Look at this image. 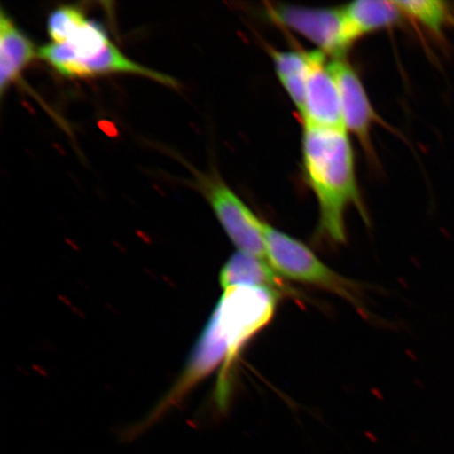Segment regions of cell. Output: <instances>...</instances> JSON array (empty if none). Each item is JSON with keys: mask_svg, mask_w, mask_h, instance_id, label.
Returning <instances> with one entry per match:
<instances>
[{"mask_svg": "<svg viewBox=\"0 0 454 454\" xmlns=\"http://www.w3.org/2000/svg\"><path fill=\"white\" fill-rule=\"evenodd\" d=\"M403 16L428 28L435 35L442 30L451 19L448 4L439 0H394Z\"/></svg>", "mask_w": 454, "mask_h": 454, "instance_id": "12", "label": "cell"}, {"mask_svg": "<svg viewBox=\"0 0 454 454\" xmlns=\"http://www.w3.org/2000/svg\"><path fill=\"white\" fill-rule=\"evenodd\" d=\"M219 280L223 289L246 286L271 289L281 296L289 294L294 297L297 294L269 262L242 252L232 254L227 260L220 271Z\"/></svg>", "mask_w": 454, "mask_h": 454, "instance_id": "9", "label": "cell"}, {"mask_svg": "<svg viewBox=\"0 0 454 454\" xmlns=\"http://www.w3.org/2000/svg\"><path fill=\"white\" fill-rule=\"evenodd\" d=\"M276 24L289 28L317 45L332 59H344L354 43L349 37L343 8H308L276 4L266 8Z\"/></svg>", "mask_w": 454, "mask_h": 454, "instance_id": "5", "label": "cell"}, {"mask_svg": "<svg viewBox=\"0 0 454 454\" xmlns=\"http://www.w3.org/2000/svg\"><path fill=\"white\" fill-rule=\"evenodd\" d=\"M329 69L338 83L344 128L355 135L367 154L372 156L371 133L373 122L378 121V115L364 84L346 57L329 60Z\"/></svg>", "mask_w": 454, "mask_h": 454, "instance_id": "7", "label": "cell"}, {"mask_svg": "<svg viewBox=\"0 0 454 454\" xmlns=\"http://www.w3.org/2000/svg\"><path fill=\"white\" fill-rule=\"evenodd\" d=\"M279 82L300 115H302L309 59L304 51H280L268 47Z\"/></svg>", "mask_w": 454, "mask_h": 454, "instance_id": "11", "label": "cell"}, {"mask_svg": "<svg viewBox=\"0 0 454 454\" xmlns=\"http://www.w3.org/2000/svg\"><path fill=\"white\" fill-rule=\"evenodd\" d=\"M264 236L269 263L282 278L325 289L361 309L356 283L329 269L303 242L266 223Z\"/></svg>", "mask_w": 454, "mask_h": 454, "instance_id": "3", "label": "cell"}, {"mask_svg": "<svg viewBox=\"0 0 454 454\" xmlns=\"http://www.w3.org/2000/svg\"><path fill=\"white\" fill-rule=\"evenodd\" d=\"M303 126L344 128L338 83L329 69L327 56L321 51H308ZM345 129V128H344Z\"/></svg>", "mask_w": 454, "mask_h": 454, "instance_id": "6", "label": "cell"}, {"mask_svg": "<svg viewBox=\"0 0 454 454\" xmlns=\"http://www.w3.org/2000/svg\"><path fill=\"white\" fill-rule=\"evenodd\" d=\"M38 57V50L2 9L0 12V94L3 96Z\"/></svg>", "mask_w": 454, "mask_h": 454, "instance_id": "8", "label": "cell"}, {"mask_svg": "<svg viewBox=\"0 0 454 454\" xmlns=\"http://www.w3.org/2000/svg\"><path fill=\"white\" fill-rule=\"evenodd\" d=\"M204 196L207 199L221 226L239 252L254 255L269 262L264 236V221L249 208L242 199L218 175L199 177Z\"/></svg>", "mask_w": 454, "mask_h": 454, "instance_id": "4", "label": "cell"}, {"mask_svg": "<svg viewBox=\"0 0 454 454\" xmlns=\"http://www.w3.org/2000/svg\"><path fill=\"white\" fill-rule=\"evenodd\" d=\"M346 25L354 43L367 34L399 24L403 14L393 2L356 0L343 7Z\"/></svg>", "mask_w": 454, "mask_h": 454, "instance_id": "10", "label": "cell"}, {"mask_svg": "<svg viewBox=\"0 0 454 454\" xmlns=\"http://www.w3.org/2000/svg\"><path fill=\"white\" fill-rule=\"evenodd\" d=\"M302 160L306 181L319 206V232L329 242H346L345 215L355 207L367 221L356 175L355 153L344 128L304 124Z\"/></svg>", "mask_w": 454, "mask_h": 454, "instance_id": "1", "label": "cell"}, {"mask_svg": "<svg viewBox=\"0 0 454 454\" xmlns=\"http://www.w3.org/2000/svg\"><path fill=\"white\" fill-rule=\"evenodd\" d=\"M281 297L271 289L238 286L225 288L215 306L211 317L230 350L229 362L218 387V403L223 410L227 403L229 369L244 345L270 325Z\"/></svg>", "mask_w": 454, "mask_h": 454, "instance_id": "2", "label": "cell"}, {"mask_svg": "<svg viewBox=\"0 0 454 454\" xmlns=\"http://www.w3.org/2000/svg\"><path fill=\"white\" fill-rule=\"evenodd\" d=\"M88 17L76 7L57 8L50 14L48 33L53 43H64L81 27Z\"/></svg>", "mask_w": 454, "mask_h": 454, "instance_id": "13", "label": "cell"}]
</instances>
